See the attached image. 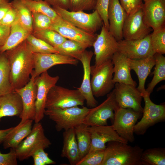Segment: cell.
I'll return each mask as SVG.
<instances>
[{"instance_id":"cell-1","label":"cell","mask_w":165,"mask_h":165,"mask_svg":"<svg viewBox=\"0 0 165 165\" xmlns=\"http://www.w3.org/2000/svg\"><path fill=\"white\" fill-rule=\"evenodd\" d=\"M10 66V80L15 90L21 88L29 81L34 68L33 53L26 39L4 52Z\"/></svg>"},{"instance_id":"cell-2","label":"cell","mask_w":165,"mask_h":165,"mask_svg":"<svg viewBox=\"0 0 165 165\" xmlns=\"http://www.w3.org/2000/svg\"><path fill=\"white\" fill-rule=\"evenodd\" d=\"M143 148L128 143L112 141L108 142L101 165H142Z\"/></svg>"},{"instance_id":"cell-3","label":"cell","mask_w":165,"mask_h":165,"mask_svg":"<svg viewBox=\"0 0 165 165\" xmlns=\"http://www.w3.org/2000/svg\"><path fill=\"white\" fill-rule=\"evenodd\" d=\"M90 108L83 106H74L64 108L46 109L45 115L55 123L57 131L74 128L83 123Z\"/></svg>"},{"instance_id":"cell-4","label":"cell","mask_w":165,"mask_h":165,"mask_svg":"<svg viewBox=\"0 0 165 165\" xmlns=\"http://www.w3.org/2000/svg\"><path fill=\"white\" fill-rule=\"evenodd\" d=\"M57 14L75 26L87 32L95 34L101 28L103 22L97 11L87 13L83 11H72L53 6Z\"/></svg>"},{"instance_id":"cell-5","label":"cell","mask_w":165,"mask_h":165,"mask_svg":"<svg viewBox=\"0 0 165 165\" xmlns=\"http://www.w3.org/2000/svg\"><path fill=\"white\" fill-rule=\"evenodd\" d=\"M51 144L42 124L35 123L29 134L15 149L17 159L21 161L26 160L38 150L47 148Z\"/></svg>"},{"instance_id":"cell-6","label":"cell","mask_w":165,"mask_h":165,"mask_svg":"<svg viewBox=\"0 0 165 165\" xmlns=\"http://www.w3.org/2000/svg\"><path fill=\"white\" fill-rule=\"evenodd\" d=\"M85 101L83 97L77 89H69L56 85L48 92L45 108H64L82 106Z\"/></svg>"},{"instance_id":"cell-7","label":"cell","mask_w":165,"mask_h":165,"mask_svg":"<svg viewBox=\"0 0 165 165\" xmlns=\"http://www.w3.org/2000/svg\"><path fill=\"white\" fill-rule=\"evenodd\" d=\"M113 67L112 60H108L97 66H91V86L94 97L104 96L114 87Z\"/></svg>"},{"instance_id":"cell-8","label":"cell","mask_w":165,"mask_h":165,"mask_svg":"<svg viewBox=\"0 0 165 165\" xmlns=\"http://www.w3.org/2000/svg\"><path fill=\"white\" fill-rule=\"evenodd\" d=\"M145 102L140 120L134 127V133L137 135H143L150 127L165 120V105H157L151 100L150 94L146 92L141 94Z\"/></svg>"},{"instance_id":"cell-9","label":"cell","mask_w":165,"mask_h":165,"mask_svg":"<svg viewBox=\"0 0 165 165\" xmlns=\"http://www.w3.org/2000/svg\"><path fill=\"white\" fill-rule=\"evenodd\" d=\"M142 113L130 108L118 107L114 111V117L112 125L121 138L128 142L134 141V128Z\"/></svg>"},{"instance_id":"cell-10","label":"cell","mask_w":165,"mask_h":165,"mask_svg":"<svg viewBox=\"0 0 165 165\" xmlns=\"http://www.w3.org/2000/svg\"><path fill=\"white\" fill-rule=\"evenodd\" d=\"M118 107L113 90L107 94L106 99L101 104L90 108L83 123L88 126L107 125L108 119L113 123L114 111Z\"/></svg>"},{"instance_id":"cell-11","label":"cell","mask_w":165,"mask_h":165,"mask_svg":"<svg viewBox=\"0 0 165 165\" xmlns=\"http://www.w3.org/2000/svg\"><path fill=\"white\" fill-rule=\"evenodd\" d=\"M65 38L75 41L86 49L92 46L96 40L95 34L84 31L64 20L59 16L52 22L49 28Z\"/></svg>"},{"instance_id":"cell-12","label":"cell","mask_w":165,"mask_h":165,"mask_svg":"<svg viewBox=\"0 0 165 165\" xmlns=\"http://www.w3.org/2000/svg\"><path fill=\"white\" fill-rule=\"evenodd\" d=\"M92 46L95 56L94 66H97L109 60H112L113 55L118 51V41L105 27L103 23L100 33Z\"/></svg>"},{"instance_id":"cell-13","label":"cell","mask_w":165,"mask_h":165,"mask_svg":"<svg viewBox=\"0 0 165 165\" xmlns=\"http://www.w3.org/2000/svg\"><path fill=\"white\" fill-rule=\"evenodd\" d=\"M113 90L119 107L130 108L142 114V97L136 86L130 84L116 83Z\"/></svg>"},{"instance_id":"cell-14","label":"cell","mask_w":165,"mask_h":165,"mask_svg":"<svg viewBox=\"0 0 165 165\" xmlns=\"http://www.w3.org/2000/svg\"><path fill=\"white\" fill-rule=\"evenodd\" d=\"M59 79L58 75L50 76L47 71L35 78V82L37 91L35 103V116L34 120L35 123L40 122L44 118L48 94L50 89L56 85Z\"/></svg>"},{"instance_id":"cell-15","label":"cell","mask_w":165,"mask_h":165,"mask_svg":"<svg viewBox=\"0 0 165 165\" xmlns=\"http://www.w3.org/2000/svg\"><path fill=\"white\" fill-rule=\"evenodd\" d=\"M118 42V52L129 59L140 60L154 54L151 44L150 34L139 39H123Z\"/></svg>"},{"instance_id":"cell-16","label":"cell","mask_w":165,"mask_h":165,"mask_svg":"<svg viewBox=\"0 0 165 165\" xmlns=\"http://www.w3.org/2000/svg\"><path fill=\"white\" fill-rule=\"evenodd\" d=\"M34 68L31 76L35 78L52 67L59 64L77 65L79 61L71 57L59 53H33Z\"/></svg>"},{"instance_id":"cell-17","label":"cell","mask_w":165,"mask_h":165,"mask_svg":"<svg viewBox=\"0 0 165 165\" xmlns=\"http://www.w3.org/2000/svg\"><path fill=\"white\" fill-rule=\"evenodd\" d=\"M152 29L144 20L141 8L134 13L127 15L123 27V38L128 40L141 39L150 34Z\"/></svg>"},{"instance_id":"cell-18","label":"cell","mask_w":165,"mask_h":165,"mask_svg":"<svg viewBox=\"0 0 165 165\" xmlns=\"http://www.w3.org/2000/svg\"><path fill=\"white\" fill-rule=\"evenodd\" d=\"M87 130L91 139L89 152L97 150L104 151L106 143L110 141H119L126 143L128 142L119 136L112 125L88 126Z\"/></svg>"},{"instance_id":"cell-19","label":"cell","mask_w":165,"mask_h":165,"mask_svg":"<svg viewBox=\"0 0 165 165\" xmlns=\"http://www.w3.org/2000/svg\"><path fill=\"white\" fill-rule=\"evenodd\" d=\"M34 78L31 77L28 83L23 87L14 91L20 96L21 99L23 109L19 116L20 122L23 123L28 119L34 120L35 116V103L37 88Z\"/></svg>"},{"instance_id":"cell-20","label":"cell","mask_w":165,"mask_h":165,"mask_svg":"<svg viewBox=\"0 0 165 165\" xmlns=\"http://www.w3.org/2000/svg\"><path fill=\"white\" fill-rule=\"evenodd\" d=\"M142 9L144 20L153 30L165 26V0H147Z\"/></svg>"},{"instance_id":"cell-21","label":"cell","mask_w":165,"mask_h":165,"mask_svg":"<svg viewBox=\"0 0 165 165\" xmlns=\"http://www.w3.org/2000/svg\"><path fill=\"white\" fill-rule=\"evenodd\" d=\"M107 15L109 31L118 41L123 39V27L127 14L119 0H109Z\"/></svg>"},{"instance_id":"cell-22","label":"cell","mask_w":165,"mask_h":165,"mask_svg":"<svg viewBox=\"0 0 165 165\" xmlns=\"http://www.w3.org/2000/svg\"><path fill=\"white\" fill-rule=\"evenodd\" d=\"M93 54L92 51L86 50L79 59L82 64L83 75L80 86L76 88L83 97L87 105L91 108L96 106L97 103L93 94L91 86L90 63Z\"/></svg>"},{"instance_id":"cell-23","label":"cell","mask_w":165,"mask_h":165,"mask_svg":"<svg viewBox=\"0 0 165 165\" xmlns=\"http://www.w3.org/2000/svg\"><path fill=\"white\" fill-rule=\"evenodd\" d=\"M112 61L113 66V83H123L136 86V82L131 76L128 58L118 51L113 55Z\"/></svg>"},{"instance_id":"cell-24","label":"cell","mask_w":165,"mask_h":165,"mask_svg":"<svg viewBox=\"0 0 165 165\" xmlns=\"http://www.w3.org/2000/svg\"><path fill=\"white\" fill-rule=\"evenodd\" d=\"M22 109L21 97L15 91L0 95V122L5 117H19Z\"/></svg>"},{"instance_id":"cell-25","label":"cell","mask_w":165,"mask_h":165,"mask_svg":"<svg viewBox=\"0 0 165 165\" xmlns=\"http://www.w3.org/2000/svg\"><path fill=\"white\" fill-rule=\"evenodd\" d=\"M128 61L131 70L135 72L138 77L139 84L137 88L141 94H143L146 92V79L155 64L154 55L140 60L128 58Z\"/></svg>"},{"instance_id":"cell-26","label":"cell","mask_w":165,"mask_h":165,"mask_svg":"<svg viewBox=\"0 0 165 165\" xmlns=\"http://www.w3.org/2000/svg\"><path fill=\"white\" fill-rule=\"evenodd\" d=\"M33 120L28 119L13 127L8 133L2 143L4 149H15L29 134L32 128Z\"/></svg>"},{"instance_id":"cell-27","label":"cell","mask_w":165,"mask_h":165,"mask_svg":"<svg viewBox=\"0 0 165 165\" xmlns=\"http://www.w3.org/2000/svg\"><path fill=\"white\" fill-rule=\"evenodd\" d=\"M61 156L67 158L71 165H76L81 160L74 128L64 130Z\"/></svg>"},{"instance_id":"cell-28","label":"cell","mask_w":165,"mask_h":165,"mask_svg":"<svg viewBox=\"0 0 165 165\" xmlns=\"http://www.w3.org/2000/svg\"><path fill=\"white\" fill-rule=\"evenodd\" d=\"M31 33L18 21L11 26L9 34L5 44L0 47V53L13 49L25 40Z\"/></svg>"},{"instance_id":"cell-29","label":"cell","mask_w":165,"mask_h":165,"mask_svg":"<svg viewBox=\"0 0 165 165\" xmlns=\"http://www.w3.org/2000/svg\"><path fill=\"white\" fill-rule=\"evenodd\" d=\"M14 91L10 80V66L5 53H0V95Z\"/></svg>"},{"instance_id":"cell-30","label":"cell","mask_w":165,"mask_h":165,"mask_svg":"<svg viewBox=\"0 0 165 165\" xmlns=\"http://www.w3.org/2000/svg\"><path fill=\"white\" fill-rule=\"evenodd\" d=\"M155 64L153 78L148 84L146 92L150 94L155 86L160 82L165 80V57L163 54L155 53L154 55Z\"/></svg>"},{"instance_id":"cell-31","label":"cell","mask_w":165,"mask_h":165,"mask_svg":"<svg viewBox=\"0 0 165 165\" xmlns=\"http://www.w3.org/2000/svg\"><path fill=\"white\" fill-rule=\"evenodd\" d=\"M141 159L142 165H165V148L156 147L144 150Z\"/></svg>"},{"instance_id":"cell-32","label":"cell","mask_w":165,"mask_h":165,"mask_svg":"<svg viewBox=\"0 0 165 165\" xmlns=\"http://www.w3.org/2000/svg\"><path fill=\"white\" fill-rule=\"evenodd\" d=\"M87 127L82 123L74 128L81 159L88 152L91 146V139Z\"/></svg>"},{"instance_id":"cell-33","label":"cell","mask_w":165,"mask_h":165,"mask_svg":"<svg viewBox=\"0 0 165 165\" xmlns=\"http://www.w3.org/2000/svg\"><path fill=\"white\" fill-rule=\"evenodd\" d=\"M11 2L13 7L17 12L19 22L31 34L33 29L31 12L20 0H13Z\"/></svg>"},{"instance_id":"cell-34","label":"cell","mask_w":165,"mask_h":165,"mask_svg":"<svg viewBox=\"0 0 165 165\" xmlns=\"http://www.w3.org/2000/svg\"><path fill=\"white\" fill-rule=\"evenodd\" d=\"M54 48L59 54L71 57L78 61L86 49L77 42L68 39Z\"/></svg>"},{"instance_id":"cell-35","label":"cell","mask_w":165,"mask_h":165,"mask_svg":"<svg viewBox=\"0 0 165 165\" xmlns=\"http://www.w3.org/2000/svg\"><path fill=\"white\" fill-rule=\"evenodd\" d=\"M31 12H36L45 14L52 21L58 16L57 13L47 2L44 0H20Z\"/></svg>"},{"instance_id":"cell-36","label":"cell","mask_w":165,"mask_h":165,"mask_svg":"<svg viewBox=\"0 0 165 165\" xmlns=\"http://www.w3.org/2000/svg\"><path fill=\"white\" fill-rule=\"evenodd\" d=\"M31 34L54 48L58 46L67 39L56 31L50 28L33 31Z\"/></svg>"},{"instance_id":"cell-37","label":"cell","mask_w":165,"mask_h":165,"mask_svg":"<svg viewBox=\"0 0 165 165\" xmlns=\"http://www.w3.org/2000/svg\"><path fill=\"white\" fill-rule=\"evenodd\" d=\"M33 53H59L55 48L43 40L38 38L32 34L26 39Z\"/></svg>"},{"instance_id":"cell-38","label":"cell","mask_w":165,"mask_h":165,"mask_svg":"<svg viewBox=\"0 0 165 165\" xmlns=\"http://www.w3.org/2000/svg\"><path fill=\"white\" fill-rule=\"evenodd\" d=\"M151 44L154 54L165 53V26L153 30L150 34Z\"/></svg>"},{"instance_id":"cell-39","label":"cell","mask_w":165,"mask_h":165,"mask_svg":"<svg viewBox=\"0 0 165 165\" xmlns=\"http://www.w3.org/2000/svg\"><path fill=\"white\" fill-rule=\"evenodd\" d=\"M31 13L33 32L49 28L53 21L51 18L44 14Z\"/></svg>"},{"instance_id":"cell-40","label":"cell","mask_w":165,"mask_h":165,"mask_svg":"<svg viewBox=\"0 0 165 165\" xmlns=\"http://www.w3.org/2000/svg\"><path fill=\"white\" fill-rule=\"evenodd\" d=\"M104 154V150L89 151L78 162L76 165H101Z\"/></svg>"},{"instance_id":"cell-41","label":"cell","mask_w":165,"mask_h":165,"mask_svg":"<svg viewBox=\"0 0 165 165\" xmlns=\"http://www.w3.org/2000/svg\"><path fill=\"white\" fill-rule=\"evenodd\" d=\"M69 11H83L95 9L97 0H69Z\"/></svg>"},{"instance_id":"cell-42","label":"cell","mask_w":165,"mask_h":165,"mask_svg":"<svg viewBox=\"0 0 165 165\" xmlns=\"http://www.w3.org/2000/svg\"><path fill=\"white\" fill-rule=\"evenodd\" d=\"M109 0H97L95 9L98 12L105 27L109 30L107 12Z\"/></svg>"},{"instance_id":"cell-43","label":"cell","mask_w":165,"mask_h":165,"mask_svg":"<svg viewBox=\"0 0 165 165\" xmlns=\"http://www.w3.org/2000/svg\"><path fill=\"white\" fill-rule=\"evenodd\" d=\"M120 3L127 15L134 13L142 8V0H120Z\"/></svg>"},{"instance_id":"cell-44","label":"cell","mask_w":165,"mask_h":165,"mask_svg":"<svg viewBox=\"0 0 165 165\" xmlns=\"http://www.w3.org/2000/svg\"><path fill=\"white\" fill-rule=\"evenodd\" d=\"M17 158L15 149L10 148L7 153H2L0 152V165H17Z\"/></svg>"},{"instance_id":"cell-45","label":"cell","mask_w":165,"mask_h":165,"mask_svg":"<svg viewBox=\"0 0 165 165\" xmlns=\"http://www.w3.org/2000/svg\"><path fill=\"white\" fill-rule=\"evenodd\" d=\"M18 21V18L17 12L12 6L0 21V24L11 26Z\"/></svg>"},{"instance_id":"cell-46","label":"cell","mask_w":165,"mask_h":165,"mask_svg":"<svg viewBox=\"0 0 165 165\" xmlns=\"http://www.w3.org/2000/svg\"><path fill=\"white\" fill-rule=\"evenodd\" d=\"M10 27L0 24V47L6 43L10 33Z\"/></svg>"},{"instance_id":"cell-47","label":"cell","mask_w":165,"mask_h":165,"mask_svg":"<svg viewBox=\"0 0 165 165\" xmlns=\"http://www.w3.org/2000/svg\"><path fill=\"white\" fill-rule=\"evenodd\" d=\"M50 6H57L68 10L70 7L69 0H44Z\"/></svg>"},{"instance_id":"cell-48","label":"cell","mask_w":165,"mask_h":165,"mask_svg":"<svg viewBox=\"0 0 165 165\" xmlns=\"http://www.w3.org/2000/svg\"><path fill=\"white\" fill-rule=\"evenodd\" d=\"M44 150L42 149H39L36 151L34 154L39 157L44 161L46 165L55 164L56 163L55 162L49 157L48 154L44 151Z\"/></svg>"},{"instance_id":"cell-49","label":"cell","mask_w":165,"mask_h":165,"mask_svg":"<svg viewBox=\"0 0 165 165\" xmlns=\"http://www.w3.org/2000/svg\"><path fill=\"white\" fill-rule=\"evenodd\" d=\"M12 7L11 2H6L0 4V21Z\"/></svg>"},{"instance_id":"cell-50","label":"cell","mask_w":165,"mask_h":165,"mask_svg":"<svg viewBox=\"0 0 165 165\" xmlns=\"http://www.w3.org/2000/svg\"><path fill=\"white\" fill-rule=\"evenodd\" d=\"M12 128L11 127L5 129L0 130V145L2 144L7 134Z\"/></svg>"},{"instance_id":"cell-51","label":"cell","mask_w":165,"mask_h":165,"mask_svg":"<svg viewBox=\"0 0 165 165\" xmlns=\"http://www.w3.org/2000/svg\"><path fill=\"white\" fill-rule=\"evenodd\" d=\"M32 157L33 159L34 165H46L44 161L37 156L34 154Z\"/></svg>"},{"instance_id":"cell-52","label":"cell","mask_w":165,"mask_h":165,"mask_svg":"<svg viewBox=\"0 0 165 165\" xmlns=\"http://www.w3.org/2000/svg\"><path fill=\"white\" fill-rule=\"evenodd\" d=\"M9 0H0V4L9 2Z\"/></svg>"},{"instance_id":"cell-53","label":"cell","mask_w":165,"mask_h":165,"mask_svg":"<svg viewBox=\"0 0 165 165\" xmlns=\"http://www.w3.org/2000/svg\"><path fill=\"white\" fill-rule=\"evenodd\" d=\"M142 0L144 1V2H145L147 0Z\"/></svg>"},{"instance_id":"cell-54","label":"cell","mask_w":165,"mask_h":165,"mask_svg":"<svg viewBox=\"0 0 165 165\" xmlns=\"http://www.w3.org/2000/svg\"><path fill=\"white\" fill-rule=\"evenodd\" d=\"M34 0V1H40V0Z\"/></svg>"}]
</instances>
